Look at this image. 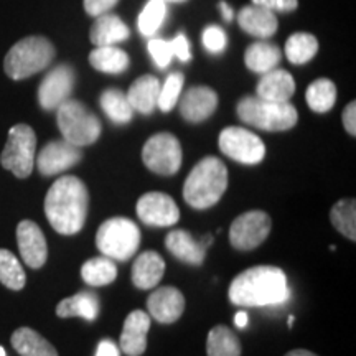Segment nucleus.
<instances>
[{
  "mask_svg": "<svg viewBox=\"0 0 356 356\" xmlns=\"http://www.w3.org/2000/svg\"><path fill=\"white\" fill-rule=\"evenodd\" d=\"M343 126L350 136H356V102L351 101L343 111Z\"/></svg>",
  "mask_w": 356,
  "mask_h": 356,
  "instance_id": "obj_43",
  "label": "nucleus"
},
{
  "mask_svg": "<svg viewBox=\"0 0 356 356\" xmlns=\"http://www.w3.org/2000/svg\"><path fill=\"white\" fill-rule=\"evenodd\" d=\"M184 83H185L184 74L172 73L168 74L165 83L160 84V92L157 99V106L160 108V111H163V113H170V111L175 108L178 97L181 95V89H184Z\"/></svg>",
  "mask_w": 356,
  "mask_h": 356,
  "instance_id": "obj_37",
  "label": "nucleus"
},
{
  "mask_svg": "<svg viewBox=\"0 0 356 356\" xmlns=\"http://www.w3.org/2000/svg\"><path fill=\"white\" fill-rule=\"evenodd\" d=\"M238 22L244 32L256 38H270L277 32L279 26L277 17L274 15V12L254 6V3L241 8Z\"/></svg>",
  "mask_w": 356,
  "mask_h": 356,
  "instance_id": "obj_21",
  "label": "nucleus"
},
{
  "mask_svg": "<svg viewBox=\"0 0 356 356\" xmlns=\"http://www.w3.org/2000/svg\"><path fill=\"white\" fill-rule=\"evenodd\" d=\"M333 228L340 231L345 238L356 239V203L353 198H345L333 204L330 211Z\"/></svg>",
  "mask_w": 356,
  "mask_h": 356,
  "instance_id": "obj_34",
  "label": "nucleus"
},
{
  "mask_svg": "<svg viewBox=\"0 0 356 356\" xmlns=\"http://www.w3.org/2000/svg\"><path fill=\"white\" fill-rule=\"evenodd\" d=\"M254 6L267 8L270 12H293L299 7V0H252Z\"/></svg>",
  "mask_w": 356,
  "mask_h": 356,
  "instance_id": "obj_40",
  "label": "nucleus"
},
{
  "mask_svg": "<svg viewBox=\"0 0 356 356\" xmlns=\"http://www.w3.org/2000/svg\"><path fill=\"white\" fill-rule=\"evenodd\" d=\"M17 244L24 262L32 269H40L47 262L48 246L44 234L37 222L24 220L17 226Z\"/></svg>",
  "mask_w": 356,
  "mask_h": 356,
  "instance_id": "obj_15",
  "label": "nucleus"
},
{
  "mask_svg": "<svg viewBox=\"0 0 356 356\" xmlns=\"http://www.w3.org/2000/svg\"><path fill=\"white\" fill-rule=\"evenodd\" d=\"M37 152V136L26 124H17L8 132L7 144L0 155V163L17 178L32 175Z\"/></svg>",
  "mask_w": 356,
  "mask_h": 356,
  "instance_id": "obj_8",
  "label": "nucleus"
},
{
  "mask_svg": "<svg viewBox=\"0 0 356 356\" xmlns=\"http://www.w3.org/2000/svg\"><path fill=\"white\" fill-rule=\"evenodd\" d=\"M273 229V220L266 211L243 213L231 222L229 243L238 251H252L266 241Z\"/></svg>",
  "mask_w": 356,
  "mask_h": 356,
  "instance_id": "obj_11",
  "label": "nucleus"
},
{
  "mask_svg": "<svg viewBox=\"0 0 356 356\" xmlns=\"http://www.w3.org/2000/svg\"><path fill=\"white\" fill-rule=\"evenodd\" d=\"M293 325V317H289V327H292Z\"/></svg>",
  "mask_w": 356,
  "mask_h": 356,
  "instance_id": "obj_50",
  "label": "nucleus"
},
{
  "mask_svg": "<svg viewBox=\"0 0 356 356\" xmlns=\"http://www.w3.org/2000/svg\"><path fill=\"white\" fill-rule=\"evenodd\" d=\"M96 356H119V346L113 340H101L97 345Z\"/></svg>",
  "mask_w": 356,
  "mask_h": 356,
  "instance_id": "obj_44",
  "label": "nucleus"
},
{
  "mask_svg": "<svg viewBox=\"0 0 356 356\" xmlns=\"http://www.w3.org/2000/svg\"><path fill=\"white\" fill-rule=\"evenodd\" d=\"M0 356H7L6 350H3V346H0Z\"/></svg>",
  "mask_w": 356,
  "mask_h": 356,
  "instance_id": "obj_48",
  "label": "nucleus"
},
{
  "mask_svg": "<svg viewBox=\"0 0 356 356\" xmlns=\"http://www.w3.org/2000/svg\"><path fill=\"white\" fill-rule=\"evenodd\" d=\"M163 2H185V0H163Z\"/></svg>",
  "mask_w": 356,
  "mask_h": 356,
  "instance_id": "obj_49",
  "label": "nucleus"
},
{
  "mask_svg": "<svg viewBox=\"0 0 356 356\" xmlns=\"http://www.w3.org/2000/svg\"><path fill=\"white\" fill-rule=\"evenodd\" d=\"M213 243L211 236H207L203 241H197L188 231L175 229L170 231L165 238V246L177 259L185 264L202 266L207 256V248Z\"/></svg>",
  "mask_w": 356,
  "mask_h": 356,
  "instance_id": "obj_18",
  "label": "nucleus"
},
{
  "mask_svg": "<svg viewBox=\"0 0 356 356\" xmlns=\"http://www.w3.org/2000/svg\"><path fill=\"white\" fill-rule=\"evenodd\" d=\"M0 282L10 291H22L26 282L20 261L7 249H0Z\"/></svg>",
  "mask_w": 356,
  "mask_h": 356,
  "instance_id": "obj_35",
  "label": "nucleus"
},
{
  "mask_svg": "<svg viewBox=\"0 0 356 356\" xmlns=\"http://www.w3.org/2000/svg\"><path fill=\"white\" fill-rule=\"evenodd\" d=\"M167 17V2L163 0H149L145 3L144 10L137 19V26H139V32L144 37H152L159 32V29L162 26L163 20Z\"/></svg>",
  "mask_w": 356,
  "mask_h": 356,
  "instance_id": "obj_36",
  "label": "nucleus"
},
{
  "mask_svg": "<svg viewBox=\"0 0 356 356\" xmlns=\"http://www.w3.org/2000/svg\"><path fill=\"white\" fill-rule=\"evenodd\" d=\"M160 81L152 74L136 79L127 91V101L134 111L140 114H152L157 108Z\"/></svg>",
  "mask_w": 356,
  "mask_h": 356,
  "instance_id": "obj_24",
  "label": "nucleus"
},
{
  "mask_svg": "<svg viewBox=\"0 0 356 356\" xmlns=\"http://www.w3.org/2000/svg\"><path fill=\"white\" fill-rule=\"evenodd\" d=\"M172 44H173V55L178 56V60L184 61V63L190 61V58H191L190 44L184 33H178L177 37L172 40Z\"/></svg>",
  "mask_w": 356,
  "mask_h": 356,
  "instance_id": "obj_42",
  "label": "nucleus"
},
{
  "mask_svg": "<svg viewBox=\"0 0 356 356\" xmlns=\"http://www.w3.org/2000/svg\"><path fill=\"white\" fill-rule=\"evenodd\" d=\"M142 160L157 175H175L181 167V145L173 134L160 132L150 137L142 149Z\"/></svg>",
  "mask_w": 356,
  "mask_h": 356,
  "instance_id": "obj_9",
  "label": "nucleus"
},
{
  "mask_svg": "<svg viewBox=\"0 0 356 356\" xmlns=\"http://www.w3.org/2000/svg\"><path fill=\"white\" fill-rule=\"evenodd\" d=\"M257 96L274 102H286L296 92V81L286 70H270L262 74L256 86Z\"/></svg>",
  "mask_w": 356,
  "mask_h": 356,
  "instance_id": "obj_22",
  "label": "nucleus"
},
{
  "mask_svg": "<svg viewBox=\"0 0 356 356\" xmlns=\"http://www.w3.org/2000/svg\"><path fill=\"white\" fill-rule=\"evenodd\" d=\"M76 74L70 65H58L47 73L38 88V102L44 111H55L70 99Z\"/></svg>",
  "mask_w": 356,
  "mask_h": 356,
  "instance_id": "obj_12",
  "label": "nucleus"
},
{
  "mask_svg": "<svg viewBox=\"0 0 356 356\" xmlns=\"http://www.w3.org/2000/svg\"><path fill=\"white\" fill-rule=\"evenodd\" d=\"M221 152L226 157L244 163V165H256L261 163L266 155V145L254 132L244 127H226L220 134Z\"/></svg>",
  "mask_w": 356,
  "mask_h": 356,
  "instance_id": "obj_10",
  "label": "nucleus"
},
{
  "mask_svg": "<svg viewBox=\"0 0 356 356\" xmlns=\"http://www.w3.org/2000/svg\"><path fill=\"white\" fill-rule=\"evenodd\" d=\"M229 300L239 307H269L284 304L291 296L287 275L280 267H249L231 282Z\"/></svg>",
  "mask_w": 356,
  "mask_h": 356,
  "instance_id": "obj_2",
  "label": "nucleus"
},
{
  "mask_svg": "<svg viewBox=\"0 0 356 356\" xmlns=\"http://www.w3.org/2000/svg\"><path fill=\"white\" fill-rule=\"evenodd\" d=\"M150 330V315L134 310L127 315L121 333V350L127 356H142L147 350V333Z\"/></svg>",
  "mask_w": 356,
  "mask_h": 356,
  "instance_id": "obj_19",
  "label": "nucleus"
},
{
  "mask_svg": "<svg viewBox=\"0 0 356 356\" xmlns=\"http://www.w3.org/2000/svg\"><path fill=\"white\" fill-rule=\"evenodd\" d=\"M218 108V95L208 86H193L180 101V114L185 121L198 124L211 118Z\"/></svg>",
  "mask_w": 356,
  "mask_h": 356,
  "instance_id": "obj_17",
  "label": "nucleus"
},
{
  "mask_svg": "<svg viewBox=\"0 0 356 356\" xmlns=\"http://www.w3.org/2000/svg\"><path fill=\"white\" fill-rule=\"evenodd\" d=\"M228 38H226L225 30L220 26L211 25L203 32V47L210 53H221L226 48Z\"/></svg>",
  "mask_w": 356,
  "mask_h": 356,
  "instance_id": "obj_39",
  "label": "nucleus"
},
{
  "mask_svg": "<svg viewBox=\"0 0 356 356\" xmlns=\"http://www.w3.org/2000/svg\"><path fill=\"white\" fill-rule=\"evenodd\" d=\"M149 315L159 323H173L185 310V297L175 287H160L147 299Z\"/></svg>",
  "mask_w": 356,
  "mask_h": 356,
  "instance_id": "obj_16",
  "label": "nucleus"
},
{
  "mask_svg": "<svg viewBox=\"0 0 356 356\" xmlns=\"http://www.w3.org/2000/svg\"><path fill=\"white\" fill-rule=\"evenodd\" d=\"M286 56L293 65H305L317 55L318 40L310 33H293L286 42Z\"/></svg>",
  "mask_w": 356,
  "mask_h": 356,
  "instance_id": "obj_33",
  "label": "nucleus"
},
{
  "mask_svg": "<svg viewBox=\"0 0 356 356\" xmlns=\"http://www.w3.org/2000/svg\"><path fill=\"white\" fill-rule=\"evenodd\" d=\"M83 159L81 147H76L70 142L63 140H51L40 150L37 160L38 172L43 177L60 175L71 167L78 165L79 160Z\"/></svg>",
  "mask_w": 356,
  "mask_h": 356,
  "instance_id": "obj_14",
  "label": "nucleus"
},
{
  "mask_svg": "<svg viewBox=\"0 0 356 356\" xmlns=\"http://www.w3.org/2000/svg\"><path fill=\"white\" fill-rule=\"evenodd\" d=\"M96 246L113 261H129L140 246L139 226L127 218H111L97 229Z\"/></svg>",
  "mask_w": 356,
  "mask_h": 356,
  "instance_id": "obj_7",
  "label": "nucleus"
},
{
  "mask_svg": "<svg viewBox=\"0 0 356 356\" xmlns=\"http://www.w3.org/2000/svg\"><path fill=\"white\" fill-rule=\"evenodd\" d=\"M56 315L60 318L81 317L88 322H95L99 315V299L95 292H78L56 305Z\"/></svg>",
  "mask_w": 356,
  "mask_h": 356,
  "instance_id": "obj_25",
  "label": "nucleus"
},
{
  "mask_svg": "<svg viewBox=\"0 0 356 356\" xmlns=\"http://www.w3.org/2000/svg\"><path fill=\"white\" fill-rule=\"evenodd\" d=\"M207 353L208 356H241V341L231 328L216 325L208 333Z\"/></svg>",
  "mask_w": 356,
  "mask_h": 356,
  "instance_id": "obj_30",
  "label": "nucleus"
},
{
  "mask_svg": "<svg viewBox=\"0 0 356 356\" xmlns=\"http://www.w3.org/2000/svg\"><path fill=\"white\" fill-rule=\"evenodd\" d=\"M56 124L63 139L76 147L95 144L102 131L97 115L81 101L71 97L58 106Z\"/></svg>",
  "mask_w": 356,
  "mask_h": 356,
  "instance_id": "obj_6",
  "label": "nucleus"
},
{
  "mask_svg": "<svg viewBox=\"0 0 356 356\" xmlns=\"http://www.w3.org/2000/svg\"><path fill=\"white\" fill-rule=\"evenodd\" d=\"M55 47L48 38L26 37L8 50L3 60V70L13 81H20L47 70L55 60Z\"/></svg>",
  "mask_w": 356,
  "mask_h": 356,
  "instance_id": "obj_4",
  "label": "nucleus"
},
{
  "mask_svg": "<svg viewBox=\"0 0 356 356\" xmlns=\"http://www.w3.org/2000/svg\"><path fill=\"white\" fill-rule=\"evenodd\" d=\"M89 208V193L74 175L60 177L44 197V215L56 233L71 236L83 229Z\"/></svg>",
  "mask_w": 356,
  "mask_h": 356,
  "instance_id": "obj_1",
  "label": "nucleus"
},
{
  "mask_svg": "<svg viewBox=\"0 0 356 356\" xmlns=\"http://www.w3.org/2000/svg\"><path fill=\"white\" fill-rule=\"evenodd\" d=\"M220 8H221L222 19H225V22H231V20H233V17H234L233 7H229L226 2H221V3H220Z\"/></svg>",
  "mask_w": 356,
  "mask_h": 356,
  "instance_id": "obj_45",
  "label": "nucleus"
},
{
  "mask_svg": "<svg viewBox=\"0 0 356 356\" xmlns=\"http://www.w3.org/2000/svg\"><path fill=\"white\" fill-rule=\"evenodd\" d=\"M81 277L88 286H109L118 277V267H115L114 261L111 257H92V259H89L83 264Z\"/></svg>",
  "mask_w": 356,
  "mask_h": 356,
  "instance_id": "obj_29",
  "label": "nucleus"
},
{
  "mask_svg": "<svg viewBox=\"0 0 356 356\" xmlns=\"http://www.w3.org/2000/svg\"><path fill=\"white\" fill-rule=\"evenodd\" d=\"M12 346L20 356H58V351L47 338L29 327L17 328L10 338Z\"/></svg>",
  "mask_w": 356,
  "mask_h": 356,
  "instance_id": "obj_26",
  "label": "nucleus"
},
{
  "mask_svg": "<svg viewBox=\"0 0 356 356\" xmlns=\"http://www.w3.org/2000/svg\"><path fill=\"white\" fill-rule=\"evenodd\" d=\"M234 325L238 328H244L248 325V314L244 310L238 312V314L234 315Z\"/></svg>",
  "mask_w": 356,
  "mask_h": 356,
  "instance_id": "obj_46",
  "label": "nucleus"
},
{
  "mask_svg": "<svg viewBox=\"0 0 356 356\" xmlns=\"http://www.w3.org/2000/svg\"><path fill=\"white\" fill-rule=\"evenodd\" d=\"M163 274H165V261L155 251L142 252L132 266V282L142 291L157 287Z\"/></svg>",
  "mask_w": 356,
  "mask_h": 356,
  "instance_id": "obj_20",
  "label": "nucleus"
},
{
  "mask_svg": "<svg viewBox=\"0 0 356 356\" xmlns=\"http://www.w3.org/2000/svg\"><path fill=\"white\" fill-rule=\"evenodd\" d=\"M228 188V168L220 159L204 157L191 168L184 185V198L195 210L215 207Z\"/></svg>",
  "mask_w": 356,
  "mask_h": 356,
  "instance_id": "obj_3",
  "label": "nucleus"
},
{
  "mask_svg": "<svg viewBox=\"0 0 356 356\" xmlns=\"http://www.w3.org/2000/svg\"><path fill=\"white\" fill-rule=\"evenodd\" d=\"M307 104L315 113H328L337 102V86L333 81L327 78L315 79L314 83L307 88L305 92Z\"/></svg>",
  "mask_w": 356,
  "mask_h": 356,
  "instance_id": "obj_31",
  "label": "nucleus"
},
{
  "mask_svg": "<svg viewBox=\"0 0 356 356\" xmlns=\"http://www.w3.org/2000/svg\"><path fill=\"white\" fill-rule=\"evenodd\" d=\"M129 26L113 13H102L96 17V22L91 26L89 40L95 47H113L129 38Z\"/></svg>",
  "mask_w": 356,
  "mask_h": 356,
  "instance_id": "obj_23",
  "label": "nucleus"
},
{
  "mask_svg": "<svg viewBox=\"0 0 356 356\" xmlns=\"http://www.w3.org/2000/svg\"><path fill=\"white\" fill-rule=\"evenodd\" d=\"M149 51L155 65L159 68H167L170 65L173 55V44L172 40H163V38H154L149 42Z\"/></svg>",
  "mask_w": 356,
  "mask_h": 356,
  "instance_id": "obj_38",
  "label": "nucleus"
},
{
  "mask_svg": "<svg viewBox=\"0 0 356 356\" xmlns=\"http://www.w3.org/2000/svg\"><path fill=\"white\" fill-rule=\"evenodd\" d=\"M280 58H282V51L274 43L256 42L249 44L244 53V63L254 73L264 74L279 65Z\"/></svg>",
  "mask_w": 356,
  "mask_h": 356,
  "instance_id": "obj_27",
  "label": "nucleus"
},
{
  "mask_svg": "<svg viewBox=\"0 0 356 356\" xmlns=\"http://www.w3.org/2000/svg\"><path fill=\"white\" fill-rule=\"evenodd\" d=\"M99 104L113 122L127 124L132 121L134 109L129 104L127 96L119 89H106L99 97Z\"/></svg>",
  "mask_w": 356,
  "mask_h": 356,
  "instance_id": "obj_32",
  "label": "nucleus"
},
{
  "mask_svg": "<svg viewBox=\"0 0 356 356\" xmlns=\"http://www.w3.org/2000/svg\"><path fill=\"white\" fill-rule=\"evenodd\" d=\"M137 216L147 226H157V228H167V226L177 225L180 220V210L172 197L160 191H150L139 198L136 207Z\"/></svg>",
  "mask_w": 356,
  "mask_h": 356,
  "instance_id": "obj_13",
  "label": "nucleus"
},
{
  "mask_svg": "<svg viewBox=\"0 0 356 356\" xmlns=\"http://www.w3.org/2000/svg\"><path fill=\"white\" fill-rule=\"evenodd\" d=\"M89 63L101 73L119 74L129 68V55L118 47H96L89 53Z\"/></svg>",
  "mask_w": 356,
  "mask_h": 356,
  "instance_id": "obj_28",
  "label": "nucleus"
},
{
  "mask_svg": "<svg viewBox=\"0 0 356 356\" xmlns=\"http://www.w3.org/2000/svg\"><path fill=\"white\" fill-rule=\"evenodd\" d=\"M286 356H317L315 353H312L309 350H302V348H297V350H292L289 351Z\"/></svg>",
  "mask_w": 356,
  "mask_h": 356,
  "instance_id": "obj_47",
  "label": "nucleus"
},
{
  "mask_svg": "<svg viewBox=\"0 0 356 356\" xmlns=\"http://www.w3.org/2000/svg\"><path fill=\"white\" fill-rule=\"evenodd\" d=\"M238 118L261 131H289L299 121V113L291 102H274L259 96L243 97L238 102Z\"/></svg>",
  "mask_w": 356,
  "mask_h": 356,
  "instance_id": "obj_5",
  "label": "nucleus"
},
{
  "mask_svg": "<svg viewBox=\"0 0 356 356\" xmlns=\"http://www.w3.org/2000/svg\"><path fill=\"white\" fill-rule=\"evenodd\" d=\"M119 0H83V7L88 15L99 17L102 13H108Z\"/></svg>",
  "mask_w": 356,
  "mask_h": 356,
  "instance_id": "obj_41",
  "label": "nucleus"
}]
</instances>
